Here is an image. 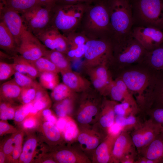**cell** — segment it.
<instances>
[{"mask_svg":"<svg viewBox=\"0 0 163 163\" xmlns=\"http://www.w3.org/2000/svg\"><path fill=\"white\" fill-rule=\"evenodd\" d=\"M85 12L78 28L88 38H101L112 41L108 0H91L85 3Z\"/></svg>","mask_w":163,"mask_h":163,"instance_id":"obj_1","label":"cell"},{"mask_svg":"<svg viewBox=\"0 0 163 163\" xmlns=\"http://www.w3.org/2000/svg\"><path fill=\"white\" fill-rule=\"evenodd\" d=\"M117 78L124 83L135 97L139 109L142 106L145 95L153 83L157 71L142 62L120 71Z\"/></svg>","mask_w":163,"mask_h":163,"instance_id":"obj_2","label":"cell"},{"mask_svg":"<svg viewBox=\"0 0 163 163\" xmlns=\"http://www.w3.org/2000/svg\"><path fill=\"white\" fill-rule=\"evenodd\" d=\"M112 42H119L132 37L133 26L131 0H108Z\"/></svg>","mask_w":163,"mask_h":163,"instance_id":"obj_3","label":"cell"},{"mask_svg":"<svg viewBox=\"0 0 163 163\" xmlns=\"http://www.w3.org/2000/svg\"><path fill=\"white\" fill-rule=\"evenodd\" d=\"M133 26L153 27L163 31L162 0H131Z\"/></svg>","mask_w":163,"mask_h":163,"instance_id":"obj_4","label":"cell"},{"mask_svg":"<svg viewBox=\"0 0 163 163\" xmlns=\"http://www.w3.org/2000/svg\"><path fill=\"white\" fill-rule=\"evenodd\" d=\"M85 9V3L57 5L52 7L51 26L66 36L76 30L80 24Z\"/></svg>","mask_w":163,"mask_h":163,"instance_id":"obj_5","label":"cell"},{"mask_svg":"<svg viewBox=\"0 0 163 163\" xmlns=\"http://www.w3.org/2000/svg\"><path fill=\"white\" fill-rule=\"evenodd\" d=\"M147 50L132 37L119 42L112 43V62L118 65L119 71L142 62Z\"/></svg>","mask_w":163,"mask_h":163,"instance_id":"obj_6","label":"cell"},{"mask_svg":"<svg viewBox=\"0 0 163 163\" xmlns=\"http://www.w3.org/2000/svg\"><path fill=\"white\" fill-rule=\"evenodd\" d=\"M112 56V42L101 38H89L85 44L84 57L86 65L95 67L108 63Z\"/></svg>","mask_w":163,"mask_h":163,"instance_id":"obj_7","label":"cell"},{"mask_svg":"<svg viewBox=\"0 0 163 163\" xmlns=\"http://www.w3.org/2000/svg\"><path fill=\"white\" fill-rule=\"evenodd\" d=\"M52 7L39 4L20 13L27 29L35 36L51 25Z\"/></svg>","mask_w":163,"mask_h":163,"instance_id":"obj_8","label":"cell"},{"mask_svg":"<svg viewBox=\"0 0 163 163\" xmlns=\"http://www.w3.org/2000/svg\"><path fill=\"white\" fill-rule=\"evenodd\" d=\"M162 133L161 126L149 118L133 130L130 135L138 152Z\"/></svg>","mask_w":163,"mask_h":163,"instance_id":"obj_9","label":"cell"},{"mask_svg":"<svg viewBox=\"0 0 163 163\" xmlns=\"http://www.w3.org/2000/svg\"><path fill=\"white\" fill-rule=\"evenodd\" d=\"M102 103L91 97L83 99L75 115L79 128L92 126L97 123Z\"/></svg>","mask_w":163,"mask_h":163,"instance_id":"obj_10","label":"cell"},{"mask_svg":"<svg viewBox=\"0 0 163 163\" xmlns=\"http://www.w3.org/2000/svg\"><path fill=\"white\" fill-rule=\"evenodd\" d=\"M46 47L37 37L27 29L22 35L17 52L24 58L31 62L43 56L47 50Z\"/></svg>","mask_w":163,"mask_h":163,"instance_id":"obj_11","label":"cell"},{"mask_svg":"<svg viewBox=\"0 0 163 163\" xmlns=\"http://www.w3.org/2000/svg\"><path fill=\"white\" fill-rule=\"evenodd\" d=\"M132 36L147 51L154 49L163 43V31L154 27L133 26Z\"/></svg>","mask_w":163,"mask_h":163,"instance_id":"obj_12","label":"cell"},{"mask_svg":"<svg viewBox=\"0 0 163 163\" xmlns=\"http://www.w3.org/2000/svg\"><path fill=\"white\" fill-rule=\"evenodd\" d=\"M79 129L76 141L78 142L79 147L83 152L88 157L90 155L91 157L95 149L107 136L93 126Z\"/></svg>","mask_w":163,"mask_h":163,"instance_id":"obj_13","label":"cell"},{"mask_svg":"<svg viewBox=\"0 0 163 163\" xmlns=\"http://www.w3.org/2000/svg\"><path fill=\"white\" fill-rule=\"evenodd\" d=\"M0 11L1 21L12 34L18 47L23 34L27 29L23 18L18 12L1 4Z\"/></svg>","mask_w":163,"mask_h":163,"instance_id":"obj_14","label":"cell"},{"mask_svg":"<svg viewBox=\"0 0 163 163\" xmlns=\"http://www.w3.org/2000/svg\"><path fill=\"white\" fill-rule=\"evenodd\" d=\"M163 108V70L157 71L155 80L146 93L142 112L151 108Z\"/></svg>","mask_w":163,"mask_h":163,"instance_id":"obj_15","label":"cell"},{"mask_svg":"<svg viewBox=\"0 0 163 163\" xmlns=\"http://www.w3.org/2000/svg\"><path fill=\"white\" fill-rule=\"evenodd\" d=\"M35 36L50 50H56L66 54L69 50L66 36L51 25Z\"/></svg>","mask_w":163,"mask_h":163,"instance_id":"obj_16","label":"cell"},{"mask_svg":"<svg viewBox=\"0 0 163 163\" xmlns=\"http://www.w3.org/2000/svg\"><path fill=\"white\" fill-rule=\"evenodd\" d=\"M130 135L128 132L122 131L117 137L112 151L113 163H119L125 155L137 152Z\"/></svg>","mask_w":163,"mask_h":163,"instance_id":"obj_17","label":"cell"},{"mask_svg":"<svg viewBox=\"0 0 163 163\" xmlns=\"http://www.w3.org/2000/svg\"><path fill=\"white\" fill-rule=\"evenodd\" d=\"M117 101L105 99L102 101L97 123L93 126L106 136L109 128L114 123V106Z\"/></svg>","mask_w":163,"mask_h":163,"instance_id":"obj_18","label":"cell"},{"mask_svg":"<svg viewBox=\"0 0 163 163\" xmlns=\"http://www.w3.org/2000/svg\"><path fill=\"white\" fill-rule=\"evenodd\" d=\"M112 100L120 102L125 101L129 103L133 107L139 108L133 95L129 91L123 82L117 78L111 81L108 89V95Z\"/></svg>","mask_w":163,"mask_h":163,"instance_id":"obj_19","label":"cell"},{"mask_svg":"<svg viewBox=\"0 0 163 163\" xmlns=\"http://www.w3.org/2000/svg\"><path fill=\"white\" fill-rule=\"evenodd\" d=\"M53 157L56 163H92L89 157L79 147L59 149L54 153Z\"/></svg>","mask_w":163,"mask_h":163,"instance_id":"obj_20","label":"cell"},{"mask_svg":"<svg viewBox=\"0 0 163 163\" xmlns=\"http://www.w3.org/2000/svg\"><path fill=\"white\" fill-rule=\"evenodd\" d=\"M118 136L107 135L93 153L91 158L92 163H113L112 149L114 142Z\"/></svg>","mask_w":163,"mask_h":163,"instance_id":"obj_21","label":"cell"},{"mask_svg":"<svg viewBox=\"0 0 163 163\" xmlns=\"http://www.w3.org/2000/svg\"><path fill=\"white\" fill-rule=\"evenodd\" d=\"M139 155L157 163H163V133L159 135L144 148L137 152Z\"/></svg>","mask_w":163,"mask_h":163,"instance_id":"obj_22","label":"cell"},{"mask_svg":"<svg viewBox=\"0 0 163 163\" xmlns=\"http://www.w3.org/2000/svg\"><path fill=\"white\" fill-rule=\"evenodd\" d=\"M61 73L63 82L75 92L85 91L90 86V82L78 73L71 70Z\"/></svg>","mask_w":163,"mask_h":163,"instance_id":"obj_23","label":"cell"},{"mask_svg":"<svg viewBox=\"0 0 163 163\" xmlns=\"http://www.w3.org/2000/svg\"><path fill=\"white\" fill-rule=\"evenodd\" d=\"M0 47L13 56L17 55V46L14 39L4 23H0Z\"/></svg>","mask_w":163,"mask_h":163,"instance_id":"obj_24","label":"cell"},{"mask_svg":"<svg viewBox=\"0 0 163 163\" xmlns=\"http://www.w3.org/2000/svg\"><path fill=\"white\" fill-rule=\"evenodd\" d=\"M13 66L16 72L26 75L34 79L39 77L40 73L28 61L21 55L12 56Z\"/></svg>","mask_w":163,"mask_h":163,"instance_id":"obj_25","label":"cell"},{"mask_svg":"<svg viewBox=\"0 0 163 163\" xmlns=\"http://www.w3.org/2000/svg\"><path fill=\"white\" fill-rule=\"evenodd\" d=\"M142 62L155 70H163V43L151 51H147Z\"/></svg>","mask_w":163,"mask_h":163,"instance_id":"obj_26","label":"cell"},{"mask_svg":"<svg viewBox=\"0 0 163 163\" xmlns=\"http://www.w3.org/2000/svg\"><path fill=\"white\" fill-rule=\"evenodd\" d=\"M43 56L50 60L61 73L72 70L69 60L66 55L54 50H46Z\"/></svg>","mask_w":163,"mask_h":163,"instance_id":"obj_27","label":"cell"},{"mask_svg":"<svg viewBox=\"0 0 163 163\" xmlns=\"http://www.w3.org/2000/svg\"><path fill=\"white\" fill-rule=\"evenodd\" d=\"M22 88L15 82L14 79L6 82L0 86L1 99L3 101L11 102L19 98Z\"/></svg>","mask_w":163,"mask_h":163,"instance_id":"obj_28","label":"cell"},{"mask_svg":"<svg viewBox=\"0 0 163 163\" xmlns=\"http://www.w3.org/2000/svg\"><path fill=\"white\" fill-rule=\"evenodd\" d=\"M0 1L1 4L20 13L25 12L40 4L37 0H0Z\"/></svg>","mask_w":163,"mask_h":163,"instance_id":"obj_29","label":"cell"},{"mask_svg":"<svg viewBox=\"0 0 163 163\" xmlns=\"http://www.w3.org/2000/svg\"><path fill=\"white\" fill-rule=\"evenodd\" d=\"M75 97H68L56 102L54 107L56 115L59 117H65L68 115H72L74 111Z\"/></svg>","mask_w":163,"mask_h":163,"instance_id":"obj_30","label":"cell"},{"mask_svg":"<svg viewBox=\"0 0 163 163\" xmlns=\"http://www.w3.org/2000/svg\"><path fill=\"white\" fill-rule=\"evenodd\" d=\"M43 129L48 140L54 145L60 144L62 141L61 132L55 124L49 121L43 124Z\"/></svg>","mask_w":163,"mask_h":163,"instance_id":"obj_31","label":"cell"},{"mask_svg":"<svg viewBox=\"0 0 163 163\" xmlns=\"http://www.w3.org/2000/svg\"><path fill=\"white\" fill-rule=\"evenodd\" d=\"M136 115L132 114L127 117L116 115L114 122L121 127L122 131L128 132L133 130L141 123Z\"/></svg>","mask_w":163,"mask_h":163,"instance_id":"obj_32","label":"cell"},{"mask_svg":"<svg viewBox=\"0 0 163 163\" xmlns=\"http://www.w3.org/2000/svg\"><path fill=\"white\" fill-rule=\"evenodd\" d=\"M52 90L51 96L56 102L67 98L76 97L75 92L63 82L59 83Z\"/></svg>","mask_w":163,"mask_h":163,"instance_id":"obj_33","label":"cell"},{"mask_svg":"<svg viewBox=\"0 0 163 163\" xmlns=\"http://www.w3.org/2000/svg\"><path fill=\"white\" fill-rule=\"evenodd\" d=\"M37 143L36 139L34 138H30L26 140L23 145L19 157L20 162L29 163L31 161Z\"/></svg>","mask_w":163,"mask_h":163,"instance_id":"obj_34","label":"cell"},{"mask_svg":"<svg viewBox=\"0 0 163 163\" xmlns=\"http://www.w3.org/2000/svg\"><path fill=\"white\" fill-rule=\"evenodd\" d=\"M76 121L70 117L63 132L65 139L69 142H76L79 132V129Z\"/></svg>","mask_w":163,"mask_h":163,"instance_id":"obj_35","label":"cell"},{"mask_svg":"<svg viewBox=\"0 0 163 163\" xmlns=\"http://www.w3.org/2000/svg\"><path fill=\"white\" fill-rule=\"evenodd\" d=\"M29 62L40 73L48 72L58 74L60 72L56 66L49 59L44 56L35 61Z\"/></svg>","mask_w":163,"mask_h":163,"instance_id":"obj_36","label":"cell"},{"mask_svg":"<svg viewBox=\"0 0 163 163\" xmlns=\"http://www.w3.org/2000/svg\"><path fill=\"white\" fill-rule=\"evenodd\" d=\"M39 77L40 84L45 89L52 90L59 83L58 74L43 72L40 73Z\"/></svg>","mask_w":163,"mask_h":163,"instance_id":"obj_37","label":"cell"},{"mask_svg":"<svg viewBox=\"0 0 163 163\" xmlns=\"http://www.w3.org/2000/svg\"><path fill=\"white\" fill-rule=\"evenodd\" d=\"M66 36L69 43V50H74L79 46L85 45L89 39L84 33L76 30L70 33Z\"/></svg>","mask_w":163,"mask_h":163,"instance_id":"obj_38","label":"cell"},{"mask_svg":"<svg viewBox=\"0 0 163 163\" xmlns=\"http://www.w3.org/2000/svg\"><path fill=\"white\" fill-rule=\"evenodd\" d=\"M106 63L96 66L91 70L89 73L90 78H97L106 82L110 83L113 80Z\"/></svg>","mask_w":163,"mask_h":163,"instance_id":"obj_39","label":"cell"},{"mask_svg":"<svg viewBox=\"0 0 163 163\" xmlns=\"http://www.w3.org/2000/svg\"><path fill=\"white\" fill-rule=\"evenodd\" d=\"M114 110L116 115L124 117H127L132 114H137L140 112L139 110L135 108L129 103L125 101L120 103L116 102Z\"/></svg>","mask_w":163,"mask_h":163,"instance_id":"obj_40","label":"cell"},{"mask_svg":"<svg viewBox=\"0 0 163 163\" xmlns=\"http://www.w3.org/2000/svg\"><path fill=\"white\" fill-rule=\"evenodd\" d=\"M38 83L36 82L34 85L26 88H22L19 99H21L24 104L31 103L34 99Z\"/></svg>","mask_w":163,"mask_h":163,"instance_id":"obj_41","label":"cell"},{"mask_svg":"<svg viewBox=\"0 0 163 163\" xmlns=\"http://www.w3.org/2000/svg\"><path fill=\"white\" fill-rule=\"evenodd\" d=\"M14 75V81L21 88L32 86L37 82L28 76L18 72H16Z\"/></svg>","mask_w":163,"mask_h":163,"instance_id":"obj_42","label":"cell"},{"mask_svg":"<svg viewBox=\"0 0 163 163\" xmlns=\"http://www.w3.org/2000/svg\"><path fill=\"white\" fill-rule=\"evenodd\" d=\"M12 63L0 62V80L4 81L9 78L16 72Z\"/></svg>","mask_w":163,"mask_h":163,"instance_id":"obj_43","label":"cell"},{"mask_svg":"<svg viewBox=\"0 0 163 163\" xmlns=\"http://www.w3.org/2000/svg\"><path fill=\"white\" fill-rule=\"evenodd\" d=\"M144 113L149 117V118L160 124L163 128V108L150 109Z\"/></svg>","mask_w":163,"mask_h":163,"instance_id":"obj_44","label":"cell"},{"mask_svg":"<svg viewBox=\"0 0 163 163\" xmlns=\"http://www.w3.org/2000/svg\"><path fill=\"white\" fill-rule=\"evenodd\" d=\"M13 138L14 146L12 155L13 159L16 160L19 158L22 151L23 135L21 133H18L16 134Z\"/></svg>","mask_w":163,"mask_h":163,"instance_id":"obj_45","label":"cell"},{"mask_svg":"<svg viewBox=\"0 0 163 163\" xmlns=\"http://www.w3.org/2000/svg\"><path fill=\"white\" fill-rule=\"evenodd\" d=\"M15 108L10 104L5 109L0 111V119L2 120L11 119L14 117Z\"/></svg>","mask_w":163,"mask_h":163,"instance_id":"obj_46","label":"cell"},{"mask_svg":"<svg viewBox=\"0 0 163 163\" xmlns=\"http://www.w3.org/2000/svg\"><path fill=\"white\" fill-rule=\"evenodd\" d=\"M34 107L38 110H41L48 107L51 104L50 98L42 99L32 102Z\"/></svg>","mask_w":163,"mask_h":163,"instance_id":"obj_47","label":"cell"},{"mask_svg":"<svg viewBox=\"0 0 163 163\" xmlns=\"http://www.w3.org/2000/svg\"><path fill=\"white\" fill-rule=\"evenodd\" d=\"M14 146V138H11L8 139L4 143L2 149V151L5 155H9L12 154Z\"/></svg>","mask_w":163,"mask_h":163,"instance_id":"obj_48","label":"cell"},{"mask_svg":"<svg viewBox=\"0 0 163 163\" xmlns=\"http://www.w3.org/2000/svg\"><path fill=\"white\" fill-rule=\"evenodd\" d=\"M91 0H56L55 4L57 5H69L87 2Z\"/></svg>","mask_w":163,"mask_h":163,"instance_id":"obj_49","label":"cell"},{"mask_svg":"<svg viewBox=\"0 0 163 163\" xmlns=\"http://www.w3.org/2000/svg\"><path fill=\"white\" fill-rule=\"evenodd\" d=\"M26 115L24 113L23 105L18 108L15 111L14 119L15 121L20 122L23 121Z\"/></svg>","mask_w":163,"mask_h":163,"instance_id":"obj_50","label":"cell"},{"mask_svg":"<svg viewBox=\"0 0 163 163\" xmlns=\"http://www.w3.org/2000/svg\"><path fill=\"white\" fill-rule=\"evenodd\" d=\"M122 132V129L121 127L114 122L109 128L108 130V134H110L117 136Z\"/></svg>","mask_w":163,"mask_h":163,"instance_id":"obj_51","label":"cell"},{"mask_svg":"<svg viewBox=\"0 0 163 163\" xmlns=\"http://www.w3.org/2000/svg\"><path fill=\"white\" fill-rule=\"evenodd\" d=\"M137 152L128 154L123 157L120 160L121 163H135L136 159Z\"/></svg>","mask_w":163,"mask_h":163,"instance_id":"obj_52","label":"cell"},{"mask_svg":"<svg viewBox=\"0 0 163 163\" xmlns=\"http://www.w3.org/2000/svg\"><path fill=\"white\" fill-rule=\"evenodd\" d=\"M68 117H60L56 123V126L60 131L63 132L68 120Z\"/></svg>","mask_w":163,"mask_h":163,"instance_id":"obj_53","label":"cell"},{"mask_svg":"<svg viewBox=\"0 0 163 163\" xmlns=\"http://www.w3.org/2000/svg\"><path fill=\"white\" fill-rule=\"evenodd\" d=\"M135 163H158L155 161L149 159L138 155Z\"/></svg>","mask_w":163,"mask_h":163,"instance_id":"obj_54","label":"cell"},{"mask_svg":"<svg viewBox=\"0 0 163 163\" xmlns=\"http://www.w3.org/2000/svg\"><path fill=\"white\" fill-rule=\"evenodd\" d=\"M11 129V126L6 123L2 121L0 122V135L7 133Z\"/></svg>","mask_w":163,"mask_h":163,"instance_id":"obj_55","label":"cell"},{"mask_svg":"<svg viewBox=\"0 0 163 163\" xmlns=\"http://www.w3.org/2000/svg\"><path fill=\"white\" fill-rule=\"evenodd\" d=\"M35 121L32 119H28L25 120L23 126L26 128H32L35 126Z\"/></svg>","mask_w":163,"mask_h":163,"instance_id":"obj_56","label":"cell"},{"mask_svg":"<svg viewBox=\"0 0 163 163\" xmlns=\"http://www.w3.org/2000/svg\"><path fill=\"white\" fill-rule=\"evenodd\" d=\"M39 3L44 6L52 7L55 5L56 0H37Z\"/></svg>","mask_w":163,"mask_h":163,"instance_id":"obj_57","label":"cell"},{"mask_svg":"<svg viewBox=\"0 0 163 163\" xmlns=\"http://www.w3.org/2000/svg\"><path fill=\"white\" fill-rule=\"evenodd\" d=\"M47 120L48 121L52 123L55 124L56 123V120L55 117L53 115H51L47 117Z\"/></svg>","mask_w":163,"mask_h":163,"instance_id":"obj_58","label":"cell"},{"mask_svg":"<svg viewBox=\"0 0 163 163\" xmlns=\"http://www.w3.org/2000/svg\"><path fill=\"white\" fill-rule=\"evenodd\" d=\"M52 113L51 111L48 109H45L43 110L42 113L46 117L51 115Z\"/></svg>","mask_w":163,"mask_h":163,"instance_id":"obj_59","label":"cell"},{"mask_svg":"<svg viewBox=\"0 0 163 163\" xmlns=\"http://www.w3.org/2000/svg\"><path fill=\"white\" fill-rule=\"evenodd\" d=\"M5 155L3 151H1L0 152V163H4L5 160Z\"/></svg>","mask_w":163,"mask_h":163,"instance_id":"obj_60","label":"cell"},{"mask_svg":"<svg viewBox=\"0 0 163 163\" xmlns=\"http://www.w3.org/2000/svg\"><path fill=\"white\" fill-rule=\"evenodd\" d=\"M43 163H56L54 159H47L43 161Z\"/></svg>","mask_w":163,"mask_h":163,"instance_id":"obj_61","label":"cell"},{"mask_svg":"<svg viewBox=\"0 0 163 163\" xmlns=\"http://www.w3.org/2000/svg\"><path fill=\"white\" fill-rule=\"evenodd\" d=\"M162 5H163V0H162Z\"/></svg>","mask_w":163,"mask_h":163,"instance_id":"obj_62","label":"cell"}]
</instances>
